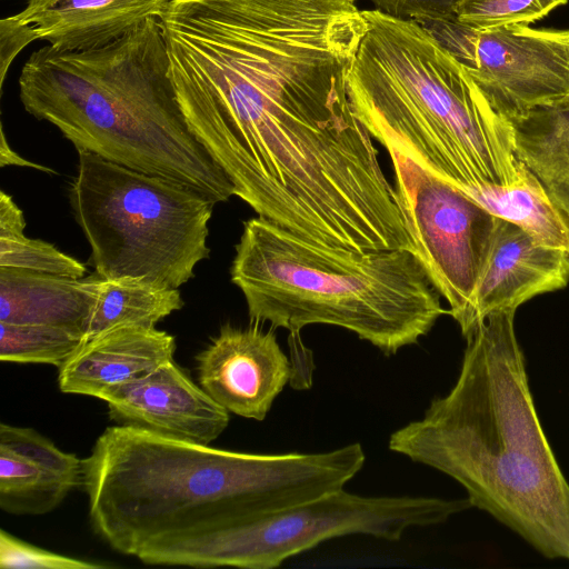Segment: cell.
Masks as SVG:
<instances>
[{"instance_id":"cell-1","label":"cell","mask_w":569,"mask_h":569,"mask_svg":"<svg viewBox=\"0 0 569 569\" xmlns=\"http://www.w3.org/2000/svg\"><path fill=\"white\" fill-rule=\"evenodd\" d=\"M189 130L228 174L295 129L353 113L357 0H171L158 17Z\"/></svg>"},{"instance_id":"cell-2","label":"cell","mask_w":569,"mask_h":569,"mask_svg":"<svg viewBox=\"0 0 569 569\" xmlns=\"http://www.w3.org/2000/svg\"><path fill=\"white\" fill-rule=\"evenodd\" d=\"M360 443L317 453H250L116 425L82 459L93 532L134 556L154 540L229 526L345 488Z\"/></svg>"},{"instance_id":"cell-3","label":"cell","mask_w":569,"mask_h":569,"mask_svg":"<svg viewBox=\"0 0 569 569\" xmlns=\"http://www.w3.org/2000/svg\"><path fill=\"white\" fill-rule=\"evenodd\" d=\"M515 313L495 311L476 326L455 386L388 447L455 479L472 507L547 558L569 560V483L535 408Z\"/></svg>"},{"instance_id":"cell-4","label":"cell","mask_w":569,"mask_h":569,"mask_svg":"<svg viewBox=\"0 0 569 569\" xmlns=\"http://www.w3.org/2000/svg\"><path fill=\"white\" fill-rule=\"evenodd\" d=\"M19 97L77 151L183 183L217 203L234 196L183 118L158 18L102 47L38 49L21 69Z\"/></svg>"},{"instance_id":"cell-5","label":"cell","mask_w":569,"mask_h":569,"mask_svg":"<svg viewBox=\"0 0 569 569\" xmlns=\"http://www.w3.org/2000/svg\"><path fill=\"white\" fill-rule=\"evenodd\" d=\"M362 11L347 92L371 138L461 191L513 183L525 163L511 126L467 69L418 21Z\"/></svg>"},{"instance_id":"cell-6","label":"cell","mask_w":569,"mask_h":569,"mask_svg":"<svg viewBox=\"0 0 569 569\" xmlns=\"http://www.w3.org/2000/svg\"><path fill=\"white\" fill-rule=\"evenodd\" d=\"M252 322L291 335L347 329L387 356L449 313L416 252H356L315 242L258 217L243 223L230 269Z\"/></svg>"},{"instance_id":"cell-7","label":"cell","mask_w":569,"mask_h":569,"mask_svg":"<svg viewBox=\"0 0 569 569\" xmlns=\"http://www.w3.org/2000/svg\"><path fill=\"white\" fill-rule=\"evenodd\" d=\"M69 199L101 278L179 289L209 257L217 202L189 186L80 150Z\"/></svg>"},{"instance_id":"cell-8","label":"cell","mask_w":569,"mask_h":569,"mask_svg":"<svg viewBox=\"0 0 569 569\" xmlns=\"http://www.w3.org/2000/svg\"><path fill=\"white\" fill-rule=\"evenodd\" d=\"M467 499L367 497L345 489L251 520L161 538L137 555L144 565L270 569L347 535L399 540L411 528L446 522Z\"/></svg>"},{"instance_id":"cell-9","label":"cell","mask_w":569,"mask_h":569,"mask_svg":"<svg viewBox=\"0 0 569 569\" xmlns=\"http://www.w3.org/2000/svg\"><path fill=\"white\" fill-rule=\"evenodd\" d=\"M389 154L418 257L432 284L449 303V315L467 337L472 331V295L496 217L411 159L396 151Z\"/></svg>"},{"instance_id":"cell-10","label":"cell","mask_w":569,"mask_h":569,"mask_svg":"<svg viewBox=\"0 0 569 569\" xmlns=\"http://www.w3.org/2000/svg\"><path fill=\"white\" fill-rule=\"evenodd\" d=\"M506 120L569 97V30L476 29L462 64Z\"/></svg>"},{"instance_id":"cell-11","label":"cell","mask_w":569,"mask_h":569,"mask_svg":"<svg viewBox=\"0 0 569 569\" xmlns=\"http://www.w3.org/2000/svg\"><path fill=\"white\" fill-rule=\"evenodd\" d=\"M198 382L227 411L262 421L293 376L273 330L222 326L197 358Z\"/></svg>"},{"instance_id":"cell-12","label":"cell","mask_w":569,"mask_h":569,"mask_svg":"<svg viewBox=\"0 0 569 569\" xmlns=\"http://www.w3.org/2000/svg\"><path fill=\"white\" fill-rule=\"evenodd\" d=\"M116 425L163 437L210 445L228 427L229 411L176 362L108 391L100 399Z\"/></svg>"},{"instance_id":"cell-13","label":"cell","mask_w":569,"mask_h":569,"mask_svg":"<svg viewBox=\"0 0 569 569\" xmlns=\"http://www.w3.org/2000/svg\"><path fill=\"white\" fill-rule=\"evenodd\" d=\"M569 283V253L541 244L520 227L495 219L490 247L472 300V330L489 313L517 310Z\"/></svg>"},{"instance_id":"cell-14","label":"cell","mask_w":569,"mask_h":569,"mask_svg":"<svg viewBox=\"0 0 569 569\" xmlns=\"http://www.w3.org/2000/svg\"><path fill=\"white\" fill-rule=\"evenodd\" d=\"M82 487V459L28 427L0 423V509L14 516L53 511Z\"/></svg>"},{"instance_id":"cell-15","label":"cell","mask_w":569,"mask_h":569,"mask_svg":"<svg viewBox=\"0 0 569 569\" xmlns=\"http://www.w3.org/2000/svg\"><path fill=\"white\" fill-rule=\"evenodd\" d=\"M176 339L156 327L121 326L87 338L58 368L61 392L101 399L173 360Z\"/></svg>"},{"instance_id":"cell-16","label":"cell","mask_w":569,"mask_h":569,"mask_svg":"<svg viewBox=\"0 0 569 569\" xmlns=\"http://www.w3.org/2000/svg\"><path fill=\"white\" fill-rule=\"evenodd\" d=\"M171 0H28L14 16L33 27L38 40L60 51L106 46L150 18Z\"/></svg>"},{"instance_id":"cell-17","label":"cell","mask_w":569,"mask_h":569,"mask_svg":"<svg viewBox=\"0 0 569 569\" xmlns=\"http://www.w3.org/2000/svg\"><path fill=\"white\" fill-rule=\"evenodd\" d=\"M99 280L97 273L76 279L0 267V322L59 326L84 332Z\"/></svg>"},{"instance_id":"cell-18","label":"cell","mask_w":569,"mask_h":569,"mask_svg":"<svg viewBox=\"0 0 569 569\" xmlns=\"http://www.w3.org/2000/svg\"><path fill=\"white\" fill-rule=\"evenodd\" d=\"M517 157L569 213V98L508 119Z\"/></svg>"},{"instance_id":"cell-19","label":"cell","mask_w":569,"mask_h":569,"mask_svg":"<svg viewBox=\"0 0 569 569\" xmlns=\"http://www.w3.org/2000/svg\"><path fill=\"white\" fill-rule=\"evenodd\" d=\"M462 192L493 217L515 223L541 244L569 253V213L526 164L511 184H480Z\"/></svg>"},{"instance_id":"cell-20","label":"cell","mask_w":569,"mask_h":569,"mask_svg":"<svg viewBox=\"0 0 569 569\" xmlns=\"http://www.w3.org/2000/svg\"><path fill=\"white\" fill-rule=\"evenodd\" d=\"M183 307L177 288H168L143 278L100 277L93 306L84 326L92 337L121 326L156 327Z\"/></svg>"},{"instance_id":"cell-21","label":"cell","mask_w":569,"mask_h":569,"mask_svg":"<svg viewBox=\"0 0 569 569\" xmlns=\"http://www.w3.org/2000/svg\"><path fill=\"white\" fill-rule=\"evenodd\" d=\"M87 339L79 329L0 322V359L59 368Z\"/></svg>"},{"instance_id":"cell-22","label":"cell","mask_w":569,"mask_h":569,"mask_svg":"<svg viewBox=\"0 0 569 569\" xmlns=\"http://www.w3.org/2000/svg\"><path fill=\"white\" fill-rule=\"evenodd\" d=\"M0 267L19 268L69 278H83L87 267L81 261L40 239H31L24 230L0 233Z\"/></svg>"},{"instance_id":"cell-23","label":"cell","mask_w":569,"mask_h":569,"mask_svg":"<svg viewBox=\"0 0 569 569\" xmlns=\"http://www.w3.org/2000/svg\"><path fill=\"white\" fill-rule=\"evenodd\" d=\"M569 0H461L456 19L475 29L530 24Z\"/></svg>"},{"instance_id":"cell-24","label":"cell","mask_w":569,"mask_h":569,"mask_svg":"<svg viewBox=\"0 0 569 569\" xmlns=\"http://www.w3.org/2000/svg\"><path fill=\"white\" fill-rule=\"evenodd\" d=\"M0 567L2 569H108L111 566L53 552L23 541L1 529Z\"/></svg>"},{"instance_id":"cell-25","label":"cell","mask_w":569,"mask_h":569,"mask_svg":"<svg viewBox=\"0 0 569 569\" xmlns=\"http://www.w3.org/2000/svg\"><path fill=\"white\" fill-rule=\"evenodd\" d=\"M376 9L399 18L416 21L439 20L455 16L461 0H370Z\"/></svg>"},{"instance_id":"cell-26","label":"cell","mask_w":569,"mask_h":569,"mask_svg":"<svg viewBox=\"0 0 569 569\" xmlns=\"http://www.w3.org/2000/svg\"><path fill=\"white\" fill-rule=\"evenodd\" d=\"M38 40L30 24L21 22L14 14L0 21V84L3 87L9 67L14 58L32 41Z\"/></svg>"},{"instance_id":"cell-27","label":"cell","mask_w":569,"mask_h":569,"mask_svg":"<svg viewBox=\"0 0 569 569\" xmlns=\"http://www.w3.org/2000/svg\"><path fill=\"white\" fill-rule=\"evenodd\" d=\"M0 166H21V167H30L33 169H39L44 172L56 173L52 169L48 167L40 166L38 163H33L19 154H17L7 142L3 128H1V142H0Z\"/></svg>"},{"instance_id":"cell-28","label":"cell","mask_w":569,"mask_h":569,"mask_svg":"<svg viewBox=\"0 0 569 569\" xmlns=\"http://www.w3.org/2000/svg\"><path fill=\"white\" fill-rule=\"evenodd\" d=\"M569 98V97H568Z\"/></svg>"}]
</instances>
